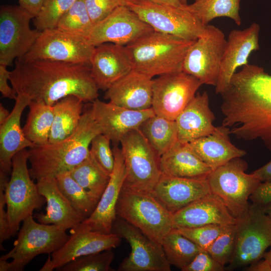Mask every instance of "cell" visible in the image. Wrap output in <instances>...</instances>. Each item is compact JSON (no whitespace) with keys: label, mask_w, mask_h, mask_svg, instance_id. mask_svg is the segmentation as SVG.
I'll list each match as a JSON object with an SVG mask.
<instances>
[{"label":"cell","mask_w":271,"mask_h":271,"mask_svg":"<svg viewBox=\"0 0 271 271\" xmlns=\"http://www.w3.org/2000/svg\"><path fill=\"white\" fill-rule=\"evenodd\" d=\"M265 210L266 214L271 218V205L266 208Z\"/></svg>","instance_id":"obj_56"},{"label":"cell","mask_w":271,"mask_h":271,"mask_svg":"<svg viewBox=\"0 0 271 271\" xmlns=\"http://www.w3.org/2000/svg\"><path fill=\"white\" fill-rule=\"evenodd\" d=\"M56 179L60 190L74 210L85 219L89 217L98 201L81 186L69 172L59 174Z\"/></svg>","instance_id":"obj_37"},{"label":"cell","mask_w":271,"mask_h":271,"mask_svg":"<svg viewBox=\"0 0 271 271\" xmlns=\"http://www.w3.org/2000/svg\"><path fill=\"white\" fill-rule=\"evenodd\" d=\"M203 85L183 71L166 74L153 79V108L156 115L175 120Z\"/></svg>","instance_id":"obj_16"},{"label":"cell","mask_w":271,"mask_h":271,"mask_svg":"<svg viewBox=\"0 0 271 271\" xmlns=\"http://www.w3.org/2000/svg\"><path fill=\"white\" fill-rule=\"evenodd\" d=\"M226 226V225L210 224L176 229L201 248L207 250L215 239L223 231Z\"/></svg>","instance_id":"obj_42"},{"label":"cell","mask_w":271,"mask_h":271,"mask_svg":"<svg viewBox=\"0 0 271 271\" xmlns=\"http://www.w3.org/2000/svg\"><path fill=\"white\" fill-rule=\"evenodd\" d=\"M102 133L91 108L83 113L78 126L68 138L29 150L31 178L37 181L70 172L88 157L92 140Z\"/></svg>","instance_id":"obj_3"},{"label":"cell","mask_w":271,"mask_h":271,"mask_svg":"<svg viewBox=\"0 0 271 271\" xmlns=\"http://www.w3.org/2000/svg\"><path fill=\"white\" fill-rule=\"evenodd\" d=\"M8 175L0 170V246L4 250L3 243L12 236L7 209L5 189L9 180Z\"/></svg>","instance_id":"obj_45"},{"label":"cell","mask_w":271,"mask_h":271,"mask_svg":"<svg viewBox=\"0 0 271 271\" xmlns=\"http://www.w3.org/2000/svg\"><path fill=\"white\" fill-rule=\"evenodd\" d=\"M19 6L34 18L46 0H18Z\"/></svg>","instance_id":"obj_49"},{"label":"cell","mask_w":271,"mask_h":271,"mask_svg":"<svg viewBox=\"0 0 271 271\" xmlns=\"http://www.w3.org/2000/svg\"><path fill=\"white\" fill-rule=\"evenodd\" d=\"M30 215L14 242L13 248L0 257V271H22L34 258L57 251L68 240L66 230L54 224L36 221Z\"/></svg>","instance_id":"obj_5"},{"label":"cell","mask_w":271,"mask_h":271,"mask_svg":"<svg viewBox=\"0 0 271 271\" xmlns=\"http://www.w3.org/2000/svg\"><path fill=\"white\" fill-rule=\"evenodd\" d=\"M238 219L221 199L212 193L204 196L173 214V228L197 227L207 225L236 224Z\"/></svg>","instance_id":"obj_22"},{"label":"cell","mask_w":271,"mask_h":271,"mask_svg":"<svg viewBox=\"0 0 271 271\" xmlns=\"http://www.w3.org/2000/svg\"><path fill=\"white\" fill-rule=\"evenodd\" d=\"M9 81L17 95L50 105L70 95L84 102L98 96L99 89L87 65L18 58Z\"/></svg>","instance_id":"obj_2"},{"label":"cell","mask_w":271,"mask_h":271,"mask_svg":"<svg viewBox=\"0 0 271 271\" xmlns=\"http://www.w3.org/2000/svg\"><path fill=\"white\" fill-rule=\"evenodd\" d=\"M31 101L27 96L17 95L10 116L0 125V170L7 174L11 173L12 160L17 153L36 146L26 138L21 126L22 114Z\"/></svg>","instance_id":"obj_28"},{"label":"cell","mask_w":271,"mask_h":271,"mask_svg":"<svg viewBox=\"0 0 271 271\" xmlns=\"http://www.w3.org/2000/svg\"><path fill=\"white\" fill-rule=\"evenodd\" d=\"M29 155V150L25 149L14 157L11 177L5 189L12 236L18 232L21 222L46 203L30 176L28 167Z\"/></svg>","instance_id":"obj_7"},{"label":"cell","mask_w":271,"mask_h":271,"mask_svg":"<svg viewBox=\"0 0 271 271\" xmlns=\"http://www.w3.org/2000/svg\"><path fill=\"white\" fill-rule=\"evenodd\" d=\"M33 17L20 6L3 5L0 9V64L7 66L23 57L41 34L32 29Z\"/></svg>","instance_id":"obj_15"},{"label":"cell","mask_w":271,"mask_h":271,"mask_svg":"<svg viewBox=\"0 0 271 271\" xmlns=\"http://www.w3.org/2000/svg\"><path fill=\"white\" fill-rule=\"evenodd\" d=\"M222 125L243 141L260 140L271 151V75L254 64L242 67L221 94Z\"/></svg>","instance_id":"obj_1"},{"label":"cell","mask_w":271,"mask_h":271,"mask_svg":"<svg viewBox=\"0 0 271 271\" xmlns=\"http://www.w3.org/2000/svg\"><path fill=\"white\" fill-rule=\"evenodd\" d=\"M210 193L207 178H182L162 174L152 194L174 214Z\"/></svg>","instance_id":"obj_23"},{"label":"cell","mask_w":271,"mask_h":271,"mask_svg":"<svg viewBox=\"0 0 271 271\" xmlns=\"http://www.w3.org/2000/svg\"><path fill=\"white\" fill-rule=\"evenodd\" d=\"M120 143L126 170L122 188L152 193L162 174L160 157L139 128L127 132Z\"/></svg>","instance_id":"obj_9"},{"label":"cell","mask_w":271,"mask_h":271,"mask_svg":"<svg viewBox=\"0 0 271 271\" xmlns=\"http://www.w3.org/2000/svg\"><path fill=\"white\" fill-rule=\"evenodd\" d=\"M161 244L170 265L181 270L204 250L174 228L164 237Z\"/></svg>","instance_id":"obj_36"},{"label":"cell","mask_w":271,"mask_h":271,"mask_svg":"<svg viewBox=\"0 0 271 271\" xmlns=\"http://www.w3.org/2000/svg\"><path fill=\"white\" fill-rule=\"evenodd\" d=\"M122 4L124 6H128V5L136 3L138 0H120Z\"/></svg>","instance_id":"obj_55"},{"label":"cell","mask_w":271,"mask_h":271,"mask_svg":"<svg viewBox=\"0 0 271 271\" xmlns=\"http://www.w3.org/2000/svg\"><path fill=\"white\" fill-rule=\"evenodd\" d=\"M94 48L86 39L56 28L42 31L30 50L20 58L90 66Z\"/></svg>","instance_id":"obj_12"},{"label":"cell","mask_w":271,"mask_h":271,"mask_svg":"<svg viewBox=\"0 0 271 271\" xmlns=\"http://www.w3.org/2000/svg\"><path fill=\"white\" fill-rule=\"evenodd\" d=\"M194 42L154 31L125 47L132 70L153 78L182 71Z\"/></svg>","instance_id":"obj_4"},{"label":"cell","mask_w":271,"mask_h":271,"mask_svg":"<svg viewBox=\"0 0 271 271\" xmlns=\"http://www.w3.org/2000/svg\"><path fill=\"white\" fill-rule=\"evenodd\" d=\"M113 169L108 184L94 211L81 223L89 229L103 233H111L117 215L116 206L126 176V170L121 148L114 146Z\"/></svg>","instance_id":"obj_20"},{"label":"cell","mask_w":271,"mask_h":271,"mask_svg":"<svg viewBox=\"0 0 271 271\" xmlns=\"http://www.w3.org/2000/svg\"><path fill=\"white\" fill-rule=\"evenodd\" d=\"M70 233L68 240L48 257L40 271L57 270L76 258L116 248L121 242V238L115 233L92 231L81 223Z\"/></svg>","instance_id":"obj_18"},{"label":"cell","mask_w":271,"mask_h":271,"mask_svg":"<svg viewBox=\"0 0 271 271\" xmlns=\"http://www.w3.org/2000/svg\"><path fill=\"white\" fill-rule=\"evenodd\" d=\"M10 113L2 103L0 104V125L7 120Z\"/></svg>","instance_id":"obj_53"},{"label":"cell","mask_w":271,"mask_h":271,"mask_svg":"<svg viewBox=\"0 0 271 271\" xmlns=\"http://www.w3.org/2000/svg\"><path fill=\"white\" fill-rule=\"evenodd\" d=\"M114 257L112 249L83 255L69 262L57 270L109 271Z\"/></svg>","instance_id":"obj_40"},{"label":"cell","mask_w":271,"mask_h":271,"mask_svg":"<svg viewBox=\"0 0 271 271\" xmlns=\"http://www.w3.org/2000/svg\"><path fill=\"white\" fill-rule=\"evenodd\" d=\"M139 129L160 157L178 142L175 120L155 114L144 121Z\"/></svg>","instance_id":"obj_32"},{"label":"cell","mask_w":271,"mask_h":271,"mask_svg":"<svg viewBox=\"0 0 271 271\" xmlns=\"http://www.w3.org/2000/svg\"><path fill=\"white\" fill-rule=\"evenodd\" d=\"M224 266L215 260L205 250H202L182 271H223Z\"/></svg>","instance_id":"obj_46"},{"label":"cell","mask_w":271,"mask_h":271,"mask_svg":"<svg viewBox=\"0 0 271 271\" xmlns=\"http://www.w3.org/2000/svg\"><path fill=\"white\" fill-rule=\"evenodd\" d=\"M93 24L83 0H77L59 21L57 28L88 39Z\"/></svg>","instance_id":"obj_38"},{"label":"cell","mask_w":271,"mask_h":271,"mask_svg":"<svg viewBox=\"0 0 271 271\" xmlns=\"http://www.w3.org/2000/svg\"><path fill=\"white\" fill-rule=\"evenodd\" d=\"M72 177L97 201H99L110 179L90 153L70 172Z\"/></svg>","instance_id":"obj_34"},{"label":"cell","mask_w":271,"mask_h":271,"mask_svg":"<svg viewBox=\"0 0 271 271\" xmlns=\"http://www.w3.org/2000/svg\"><path fill=\"white\" fill-rule=\"evenodd\" d=\"M227 39L218 27L207 25L195 41L183 61L182 71L198 79L202 84H217Z\"/></svg>","instance_id":"obj_13"},{"label":"cell","mask_w":271,"mask_h":271,"mask_svg":"<svg viewBox=\"0 0 271 271\" xmlns=\"http://www.w3.org/2000/svg\"><path fill=\"white\" fill-rule=\"evenodd\" d=\"M77 0H46L33 18L36 29L42 32L57 28L63 15Z\"/></svg>","instance_id":"obj_39"},{"label":"cell","mask_w":271,"mask_h":271,"mask_svg":"<svg viewBox=\"0 0 271 271\" xmlns=\"http://www.w3.org/2000/svg\"><path fill=\"white\" fill-rule=\"evenodd\" d=\"M160 165L162 174L176 177L207 178L212 171L189 143L179 141L161 156Z\"/></svg>","instance_id":"obj_30"},{"label":"cell","mask_w":271,"mask_h":271,"mask_svg":"<svg viewBox=\"0 0 271 271\" xmlns=\"http://www.w3.org/2000/svg\"><path fill=\"white\" fill-rule=\"evenodd\" d=\"M141 1H147L155 4L173 6L175 7H182L183 5L180 0H138Z\"/></svg>","instance_id":"obj_52"},{"label":"cell","mask_w":271,"mask_h":271,"mask_svg":"<svg viewBox=\"0 0 271 271\" xmlns=\"http://www.w3.org/2000/svg\"><path fill=\"white\" fill-rule=\"evenodd\" d=\"M236 247L227 269L248 266L263 257L271 246V218L264 208L249 205L247 213L238 219Z\"/></svg>","instance_id":"obj_10"},{"label":"cell","mask_w":271,"mask_h":271,"mask_svg":"<svg viewBox=\"0 0 271 271\" xmlns=\"http://www.w3.org/2000/svg\"><path fill=\"white\" fill-rule=\"evenodd\" d=\"M154 30L126 6H120L93 26L87 40L93 46L111 43L131 44Z\"/></svg>","instance_id":"obj_17"},{"label":"cell","mask_w":271,"mask_h":271,"mask_svg":"<svg viewBox=\"0 0 271 271\" xmlns=\"http://www.w3.org/2000/svg\"><path fill=\"white\" fill-rule=\"evenodd\" d=\"M252 173L261 181H271V160Z\"/></svg>","instance_id":"obj_50"},{"label":"cell","mask_w":271,"mask_h":271,"mask_svg":"<svg viewBox=\"0 0 271 271\" xmlns=\"http://www.w3.org/2000/svg\"><path fill=\"white\" fill-rule=\"evenodd\" d=\"M241 0H195L187 8L205 26L214 19L228 18L238 26L242 23L239 14Z\"/></svg>","instance_id":"obj_35"},{"label":"cell","mask_w":271,"mask_h":271,"mask_svg":"<svg viewBox=\"0 0 271 271\" xmlns=\"http://www.w3.org/2000/svg\"><path fill=\"white\" fill-rule=\"evenodd\" d=\"M83 1L93 26L106 18L118 7L123 5L120 0Z\"/></svg>","instance_id":"obj_44"},{"label":"cell","mask_w":271,"mask_h":271,"mask_svg":"<svg viewBox=\"0 0 271 271\" xmlns=\"http://www.w3.org/2000/svg\"><path fill=\"white\" fill-rule=\"evenodd\" d=\"M247 167L241 158H235L213 170L207 177L211 192L221 199L237 219L248 212L249 196L261 182L252 173H245Z\"/></svg>","instance_id":"obj_8"},{"label":"cell","mask_w":271,"mask_h":271,"mask_svg":"<svg viewBox=\"0 0 271 271\" xmlns=\"http://www.w3.org/2000/svg\"><path fill=\"white\" fill-rule=\"evenodd\" d=\"M110 139L102 133L92 140L90 152L105 172L110 175L113 169L114 158L110 146Z\"/></svg>","instance_id":"obj_43"},{"label":"cell","mask_w":271,"mask_h":271,"mask_svg":"<svg viewBox=\"0 0 271 271\" xmlns=\"http://www.w3.org/2000/svg\"><path fill=\"white\" fill-rule=\"evenodd\" d=\"M10 71L7 69V66L0 64V92L3 97L15 100L17 94L13 88L8 84Z\"/></svg>","instance_id":"obj_48"},{"label":"cell","mask_w":271,"mask_h":271,"mask_svg":"<svg viewBox=\"0 0 271 271\" xmlns=\"http://www.w3.org/2000/svg\"><path fill=\"white\" fill-rule=\"evenodd\" d=\"M237 239L236 224L226 225L223 231L207 249L212 257L225 266L229 264L234 253Z\"/></svg>","instance_id":"obj_41"},{"label":"cell","mask_w":271,"mask_h":271,"mask_svg":"<svg viewBox=\"0 0 271 271\" xmlns=\"http://www.w3.org/2000/svg\"><path fill=\"white\" fill-rule=\"evenodd\" d=\"M92 102V111L102 133L113 143L120 142L127 132L139 128L144 121L155 115L152 107L136 110L110 102H105L98 98Z\"/></svg>","instance_id":"obj_21"},{"label":"cell","mask_w":271,"mask_h":271,"mask_svg":"<svg viewBox=\"0 0 271 271\" xmlns=\"http://www.w3.org/2000/svg\"><path fill=\"white\" fill-rule=\"evenodd\" d=\"M153 79L132 70L105 91L104 98L126 108L142 110L152 107Z\"/></svg>","instance_id":"obj_25"},{"label":"cell","mask_w":271,"mask_h":271,"mask_svg":"<svg viewBox=\"0 0 271 271\" xmlns=\"http://www.w3.org/2000/svg\"><path fill=\"white\" fill-rule=\"evenodd\" d=\"M90 69L98 89L104 91L132 70L125 46L111 43L95 47Z\"/></svg>","instance_id":"obj_24"},{"label":"cell","mask_w":271,"mask_h":271,"mask_svg":"<svg viewBox=\"0 0 271 271\" xmlns=\"http://www.w3.org/2000/svg\"><path fill=\"white\" fill-rule=\"evenodd\" d=\"M259 24L253 22L245 29L230 32L215 87L216 93L221 94L225 90L237 69L248 64L251 53L259 49Z\"/></svg>","instance_id":"obj_19"},{"label":"cell","mask_w":271,"mask_h":271,"mask_svg":"<svg viewBox=\"0 0 271 271\" xmlns=\"http://www.w3.org/2000/svg\"><path fill=\"white\" fill-rule=\"evenodd\" d=\"M40 194L47 203L46 213H38L34 217L40 223L54 224L66 230L77 227L84 218L72 207L61 192L56 178H45L37 181Z\"/></svg>","instance_id":"obj_27"},{"label":"cell","mask_w":271,"mask_h":271,"mask_svg":"<svg viewBox=\"0 0 271 271\" xmlns=\"http://www.w3.org/2000/svg\"><path fill=\"white\" fill-rule=\"evenodd\" d=\"M117 216L126 220L161 244L173 229V214L152 193L122 188L116 206Z\"/></svg>","instance_id":"obj_6"},{"label":"cell","mask_w":271,"mask_h":271,"mask_svg":"<svg viewBox=\"0 0 271 271\" xmlns=\"http://www.w3.org/2000/svg\"><path fill=\"white\" fill-rule=\"evenodd\" d=\"M215 115L206 91L197 93L175 119L179 142L189 143L212 133Z\"/></svg>","instance_id":"obj_26"},{"label":"cell","mask_w":271,"mask_h":271,"mask_svg":"<svg viewBox=\"0 0 271 271\" xmlns=\"http://www.w3.org/2000/svg\"><path fill=\"white\" fill-rule=\"evenodd\" d=\"M26 122L23 128L26 138L36 146L48 143L53 118V105L31 101Z\"/></svg>","instance_id":"obj_33"},{"label":"cell","mask_w":271,"mask_h":271,"mask_svg":"<svg viewBox=\"0 0 271 271\" xmlns=\"http://www.w3.org/2000/svg\"><path fill=\"white\" fill-rule=\"evenodd\" d=\"M181 3L183 5H187V0H180Z\"/></svg>","instance_id":"obj_57"},{"label":"cell","mask_w":271,"mask_h":271,"mask_svg":"<svg viewBox=\"0 0 271 271\" xmlns=\"http://www.w3.org/2000/svg\"><path fill=\"white\" fill-rule=\"evenodd\" d=\"M111 233L124 238L131 252L120 263L118 271H170L162 244L145 235L139 228L117 216Z\"/></svg>","instance_id":"obj_14"},{"label":"cell","mask_w":271,"mask_h":271,"mask_svg":"<svg viewBox=\"0 0 271 271\" xmlns=\"http://www.w3.org/2000/svg\"><path fill=\"white\" fill-rule=\"evenodd\" d=\"M246 269L248 271H271V266L263 258V259H260L247 266Z\"/></svg>","instance_id":"obj_51"},{"label":"cell","mask_w":271,"mask_h":271,"mask_svg":"<svg viewBox=\"0 0 271 271\" xmlns=\"http://www.w3.org/2000/svg\"><path fill=\"white\" fill-rule=\"evenodd\" d=\"M128 7L156 32L195 41L204 32V25L186 7L138 1Z\"/></svg>","instance_id":"obj_11"},{"label":"cell","mask_w":271,"mask_h":271,"mask_svg":"<svg viewBox=\"0 0 271 271\" xmlns=\"http://www.w3.org/2000/svg\"><path fill=\"white\" fill-rule=\"evenodd\" d=\"M83 102L79 98L70 95L53 105L54 118L48 143L61 142L74 132L83 114Z\"/></svg>","instance_id":"obj_31"},{"label":"cell","mask_w":271,"mask_h":271,"mask_svg":"<svg viewBox=\"0 0 271 271\" xmlns=\"http://www.w3.org/2000/svg\"><path fill=\"white\" fill-rule=\"evenodd\" d=\"M252 204L264 209L271 205V181L260 182L249 196Z\"/></svg>","instance_id":"obj_47"},{"label":"cell","mask_w":271,"mask_h":271,"mask_svg":"<svg viewBox=\"0 0 271 271\" xmlns=\"http://www.w3.org/2000/svg\"><path fill=\"white\" fill-rule=\"evenodd\" d=\"M263 258L265 259L271 266V246L269 247V250L267 252H265Z\"/></svg>","instance_id":"obj_54"},{"label":"cell","mask_w":271,"mask_h":271,"mask_svg":"<svg viewBox=\"0 0 271 271\" xmlns=\"http://www.w3.org/2000/svg\"><path fill=\"white\" fill-rule=\"evenodd\" d=\"M230 129L223 125L216 126L211 134L189 143L199 157L212 171L230 160L241 158L246 152L231 142Z\"/></svg>","instance_id":"obj_29"}]
</instances>
